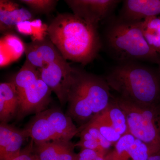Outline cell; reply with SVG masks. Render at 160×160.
<instances>
[{
	"mask_svg": "<svg viewBox=\"0 0 160 160\" xmlns=\"http://www.w3.org/2000/svg\"><path fill=\"white\" fill-rule=\"evenodd\" d=\"M110 90L105 78L73 68L67 88L66 114L79 127L85 126L109 106L112 98Z\"/></svg>",
	"mask_w": 160,
	"mask_h": 160,
	"instance_id": "cell-2",
	"label": "cell"
},
{
	"mask_svg": "<svg viewBox=\"0 0 160 160\" xmlns=\"http://www.w3.org/2000/svg\"><path fill=\"white\" fill-rule=\"evenodd\" d=\"M19 100L14 84L9 81L0 84V121L8 123L16 118Z\"/></svg>",
	"mask_w": 160,
	"mask_h": 160,
	"instance_id": "cell-15",
	"label": "cell"
},
{
	"mask_svg": "<svg viewBox=\"0 0 160 160\" xmlns=\"http://www.w3.org/2000/svg\"><path fill=\"white\" fill-rule=\"evenodd\" d=\"M25 53L26 61L38 69L64 58L49 37L26 44Z\"/></svg>",
	"mask_w": 160,
	"mask_h": 160,
	"instance_id": "cell-10",
	"label": "cell"
},
{
	"mask_svg": "<svg viewBox=\"0 0 160 160\" xmlns=\"http://www.w3.org/2000/svg\"><path fill=\"white\" fill-rule=\"evenodd\" d=\"M83 128L87 130L93 137L95 140L99 144L102 149L106 153H108L112 143L105 138L101 134L98 129L89 123H87L85 126H82Z\"/></svg>",
	"mask_w": 160,
	"mask_h": 160,
	"instance_id": "cell-22",
	"label": "cell"
},
{
	"mask_svg": "<svg viewBox=\"0 0 160 160\" xmlns=\"http://www.w3.org/2000/svg\"><path fill=\"white\" fill-rule=\"evenodd\" d=\"M160 14V0H125L119 18L131 22H142Z\"/></svg>",
	"mask_w": 160,
	"mask_h": 160,
	"instance_id": "cell-13",
	"label": "cell"
},
{
	"mask_svg": "<svg viewBox=\"0 0 160 160\" xmlns=\"http://www.w3.org/2000/svg\"><path fill=\"white\" fill-rule=\"evenodd\" d=\"M81 127L82 130L78 135V136L80 137V140L75 144V147H80L81 149H91L105 155L108 154L102 149L93 137L82 126Z\"/></svg>",
	"mask_w": 160,
	"mask_h": 160,
	"instance_id": "cell-21",
	"label": "cell"
},
{
	"mask_svg": "<svg viewBox=\"0 0 160 160\" xmlns=\"http://www.w3.org/2000/svg\"><path fill=\"white\" fill-rule=\"evenodd\" d=\"M120 97L140 106H160V74L134 62H122L105 78Z\"/></svg>",
	"mask_w": 160,
	"mask_h": 160,
	"instance_id": "cell-3",
	"label": "cell"
},
{
	"mask_svg": "<svg viewBox=\"0 0 160 160\" xmlns=\"http://www.w3.org/2000/svg\"><path fill=\"white\" fill-rule=\"evenodd\" d=\"M143 36L149 46L160 53V17H151L142 21Z\"/></svg>",
	"mask_w": 160,
	"mask_h": 160,
	"instance_id": "cell-18",
	"label": "cell"
},
{
	"mask_svg": "<svg viewBox=\"0 0 160 160\" xmlns=\"http://www.w3.org/2000/svg\"><path fill=\"white\" fill-rule=\"evenodd\" d=\"M147 160H160V149L150 155Z\"/></svg>",
	"mask_w": 160,
	"mask_h": 160,
	"instance_id": "cell-26",
	"label": "cell"
},
{
	"mask_svg": "<svg viewBox=\"0 0 160 160\" xmlns=\"http://www.w3.org/2000/svg\"><path fill=\"white\" fill-rule=\"evenodd\" d=\"M10 81L15 86L19 100L18 121L48 109L52 101L51 89L42 79L37 68L26 60Z\"/></svg>",
	"mask_w": 160,
	"mask_h": 160,
	"instance_id": "cell-5",
	"label": "cell"
},
{
	"mask_svg": "<svg viewBox=\"0 0 160 160\" xmlns=\"http://www.w3.org/2000/svg\"><path fill=\"white\" fill-rule=\"evenodd\" d=\"M32 12L17 3L9 0L0 1V30L9 32L19 23L34 20Z\"/></svg>",
	"mask_w": 160,
	"mask_h": 160,
	"instance_id": "cell-14",
	"label": "cell"
},
{
	"mask_svg": "<svg viewBox=\"0 0 160 160\" xmlns=\"http://www.w3.org/2000/svg\"><path fill=\"white\" fill-rule=\"evenodd\" d=\"M75 144L71 140L59 139L34 142L35 153L39 160H76Z\"/></svg>",
	"mask_w": 160,
	"mask_h": 160,
	"instance_id": "cell-12",
	"label": "cell"
},
{
	"mask_svg": "<svg viewBox=\"0 0 160 160\" xmlns=\"http://www.w3.org/2000/svg\"><path fill=\"white\" fill-rule=\"evenodd\" d=\"M126 115L130 134L142 141L152 153L160 149V106H140L113 97Z\"/></svg>",
	"mask_w": 160,
	"mask_h": 160,
	"instance_id": "cell-6",
	"label": "cell"
},
{
	"mask_svg": "<svg viewBox=\"0 0 160 160\" xmlns=\"http://www.w3.org/2000/svg\"><path fill=\"white\" fill-rule=\"evenodd\" d=\"M3 38V42L10 51L12 58L17 59L25 52V45L19 38L12 33H6Z\"/></svg>",
	"mask_w": 160,
	"mask_h": 160,
	"instance_id": "cell-20",
	"label": "cell"
},
{
	"mask_svg": "<svg viewBox=\"0 0 160 160\" xmlns=\"http://www.w3.org/2000/svg\"><path fill=\"white\" fill-rule=\"evenodd\" d=\"M142 22H127L118 18L107 27L105 34L109 51L122 62L136 61L160 64L159 53L148 45L143 36Z\"/></svg>",
	"mask_w": 160,
	"mask_h": 160,
	"instance_id": "cell-4",
	"label": "cell"
},
{
	"mask_svg": "<svg viewBox=\"0 0 160 160\" xmlns=\"http://www.w3.org/2000/svg\"><path fill=\"white\" fill-rule=\"evenodd\" d=\"M24 129L34 143L71 140L82 130L70 117L57 107L48 108L35 114Z\"/></svg>",
	"mask_w": 160,
	"mask_h": 160,
	"instance_id": "cell-7",
	"label": "cell"
},
{
	"mask_svg": "<svg viewBox=\"0 0 160 160\" xmlns=\"http://www.w3.org/2000/svg\"><path fill=\"white\" fill-rule=\"evenodd\" d=\"M73 14L98 26L109 16L121 1L117 0H66Z\"/></svg>",
	"mask_w": 160,
	"mask_h": 160,
	"instance_id": "cell-9",
	"label": "cell"
},
{
	"mask_svg": "<svg viewBox=\"0 0 160 160\" xmlns=\"http://www.w3.org/2000/svg\"><path fill=\"white\" fill-rule=\"evenodd\" d=\"M9 160H39L34 150V142L31 139L30 142L21 152Z\"/></svg>",
	"mask_w": 160,
	"mask_h": 160,
	"instance_id": "cell-23",
	"label": "cell"
},
{
	"mask_svg": "<svg viewBox=\"0 0 160 160\" xmlns=\"http://www.w3.org/2000/svg\"><path fill=\"white\" fill-rule=\"evenodd\" d=\"M51 42L66 60L86 65L95 58L102 43L98 26L73 13H59L47 28Z\"/></svg>",
	"mask_w": 160,
	"mask_h": 160,
	"instance_id": "cell-1",
	"label": "cell"
},
{
	"mask_svg": "<svg viewBox=\"0 0 160 160\" xmlns=\"http://www.w3.org/2000/svg\"><path fill=\"white\" fill-rule=\"evenodd\" d=\"M139 142V140L129 133L124 135L106 155V160H132Z\"/></svg>",
	"mask_w": 160,
	"mask_h": 160,
	"instance_id": "cell-17",
	"label": "cell"
},
{
	"mask_svg": "<svg viewBox=\"0 0 160 160\" xmlns=\"http://www.w3.org/2000/svg\"><path fill=\"white\" fill-rule=\"evenodd\" d=\"M28 135L25 129L8 123L0 124V160H9L19 154Z\"/></svg>",
	"mask_w": 160,
	"mask_h": 160,
	"instance_id": "cell-11",
	"label": "cell"
},
{
	"mask_svg": "<svg viewBox=\"0 0 160 160\" xmlns=\"http://www.w3.org/2000/svg\"><path fill=\"white\" fill-rule=\"evenodd\" d=\"M15 29L19 33L26 35L34 36L38 31V28L32 21H27L18 24Z\"/></svg>",
	"mask_w": 160,
	"mask_h": 160,
	"instance_id": "cell-24",
	"label": "cell"
},
{
	"mask_svg": "<svg viewBox=\"0 0 160 160\" xmlns=\"http://www.w3.org/2000/svg\"><path fill=\"white\" fill-rule=\"evenodd\" d=\"M20 3L24 4L32 12L40 14H47L55 9L58 1L57 0H20Z\"/></svg>",
	"mask_w": 160,
	"mask_h": 160,
	"instance_id": "cell-19",
	"label": "cell"
},
{
	"mask_svg": "<svg viewBox=\"0 0 160 160\" xmlns=\"http://www.w3.org/2000/svg\"><path fill=\"white\" fill-rule=\"evenodd\" d=\"M159 65H160V64H159Z\"/></svg>",
	"mask_w": 160,
	"mask_h": 160,
	"instance_id": "cell-27",
	"label": "cell"
},
{
	"mask_svg": "<svg viewBox=\"0 0 160 160\" xmlns=\"http://www.w3.org/2000/svg\"><path fill=\"white\" fill-rule=\"evenodd\" d=\"M38 70L42 79L56 95L61 105L67 104V88L73 67L64 58Z\"/></svg>",
	"mask_w": 160,
	"mask_h": 160,
	"instance_id": "cell-8",
	"label": "cell"
},
{
	"mask_svg": "<svg viewBox=\"0 0 160 160\" xmlns=\"http://www.w3.org/2000/svg\"><path fill=\"white\" fill-rule=\"evenodd\" d=\"M95 119L101 124L114 129L122 136L129 133L126 115L113 96L109 106Z\"/></svg>",
	"mask_w": 160,
	"mask_h": 160,
	"instance_id": "cell-16",
	"label": "cell"
},
{
	"mask_svg": "<svg viewBox=\"0 0 160 160\" xmlns=\"http://www.w3.org/2000/svg\"><path fill=\"white\" fill-rule=\"evenodd\" d=\"M106 156L91 149H81L76 160H106Z\"/></svg>",
	"mask_w": 160,
	"mask_h": 160,
	"instance_id": "cell-25",
	"label": "cell"
}]
</instances>
